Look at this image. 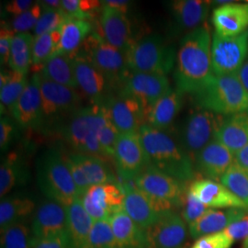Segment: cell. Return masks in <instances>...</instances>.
<instances>
[{
	"mask_svg": "<svg viewBox=\"0 0 248 248\" xmlns=\"http://www.w3.org/2000/svg\"><path fill=\"white\" fill-rule=\"evenodd\" d=\"M17 124L22 127H37L44 120L42 96L35 75L10 110Z\"/></svg>",
	"mask_w": 248,
	"mask_h": 248,
	"instance_id": "20",
	"label": "cell"
},
{
	"mask_svg": "<svg viewBox=\"0 0 248 248\" xmlns=\"http://www.w3.org/2000/svg\"><path fill=\"white\" fill-rule=\"evenodd\" d=\"M64 159H65L67 167H68L69 171L71 173L74 182L78 187V195H79V197H82L88 191V189L91 186H90L87 177L84 175L82 169H80L79 166L74 160L72 159L71 157L69 156V155L64 156Z\"/></svg>",
	"mask_w": 248,
	"mask_h": 248,
	"instance_id": "49",
	"label": "cell"
},
{
	"mask_svg": "<svg viewBox=\"0 0 248 248\" xmlns=\"http://www.w3.org/2000/svg\"><path fill=\"white\" fill-rule=\"evenodd\" d=\"M222 232L233 243L235 241L246 239L248 235V210L239 220L232 222L230 225Z\"/></svg>",
	"mask_w": 248,
	"mask_h": 248,
	"instance_id": "50",
	"label": "cell"
},
{
	"mask_svg": "<svg viewBox=\"0 0 248 248\" xmlns=\"http://www.w3.org/2000/svg\"><path fill=\"white\" fill-rule=\"evenodd\" d=\"M31 248H71L68 233L58 234L44 239H34Z\"/></svg>",
	"mask_w": 248,
	"mask_h": 248,
	"instance_id": "52",
	"label": "cell"
},
{
	"mask_svg": "<svg viewBox=\"0 0 248 248\" xmlns=\"http://www.w3.org/2000/svg\"><path fill=\"white\" fill-rule=\"evenodd\" d=\"M232 244L233 242L221 232L200 237L190 248H231Z\"/></svg>",
	"mask_w": 248,
	"mask_h": 248,
	"instance_id": "47",
	"label": "cell"
},
{
	"mask_svg": "<svg viewBox=\"0 0 248 248\" xmlns=\"http://www.w3.org/2000/svg\"><path fill=\"white\" fill-rule=\"evenodd\" d=\"M35 77L40 87L45 118L78 110L81 99L75 89L46 79L40 73L35 74Z\"/></svg>",
	"mask_w": 248,
	"mask_h": 248,
	"instance_id": "14",
	"label": "cell"
},
{
	"mask_svg": "<svg viewBox=\"0 0 248 248\" xmlns=\"http://www.w3.org/2000/svg\"><path fill=\"white\" fill-rule=\"evenodd\" d=\"M89 215L95 220H107L113 214L124 210V186L117 183H107L91 186L80 197Z\"/></svg>",
	"mask_w": 248,
	"mask_h": 248,
	"instance_id": "13",
	"label": "cell"
},
{
	"mask_svg": "<svg viewBox=\"0 0 248 248\" xmlns=\"http://www.w3.org/2000/svg\"><path fill=\"white\" fill-rule=\"evenodd\" d=\"M83 248H118L109 219L95 221Z\"/></svg>",
	"mask_w": 248,
	"mask_h": 248,
	"instance_id": "41",
	"label": "cell"
},
{
	"mask_svg": "<svg viewBox=\"0 0 248 248\" xmlns=\"http://www.w3.org/2000/svg\"><path fill=\"white\" fill-rule=\"evenodd\" d=\"M210 2L202 0H175L169 8L177 26L183 30H195L207 18Z\"/></svg>",
	"mask_w": 248,
	"mask_h": 248,
	"instance_id": "30",
	"label": "cell"
},
{
	"mask_svg": "<svg viewBox=\"0 0 248 248\" xmlns=\"http://www.w3.org/2000/svg\"><path fill=\"white\" fill-rule=\"evenodd\" d=\"M194 164L197 170L207 178L221 180L234 164V155L221 142L213 140L199 153Z\"/></svg>",
	"mask_w": 248,
	"mask_h": 248,
	"instance_id": "19",
	"label": "cell"
},
{
	"mask_svg": "<svg viewBox=\"0 0 248 248\" xmlns=\"http://www.w3.org/2000/svg\"><path fill=\"white\" fill-rule=\"evenodd\" d=\"M134 184L150 199L160 213L182 207L186 191L185 182L170 177L151 165L135 178Z\"/></svg>",
	"mask_w": 248,
	"mask_h": 248,
	"instance_id": "7",
	"label": "cell"
},
{
	"mask_svg": "<svg viewBox=\"0 0 248 248\" xmlns=\"http://www.w3.org/2000/svg\"><path fill=\"white\" fill-rule=\"evenodd\" d=\"M74 54V68L78 88L96 104L100 105L108 80L83 54L78 52Z\"/></svg>",
	"mask_w": 248,
	"mask_h": 248,
	"instance_id": "24",
	"label": "cell"
},
{
	"mask_svg": "<svg viewBox=\"0 0 248 248\" xmlns=\"http://www.w3.org/2000/svg\"><path fill=\"white\" fill-rule=\"evenodd\" d=\"M149 248H182L186 239V223L173 211L161 213L158 221L146 230Z\"/></svg>",
	"mask_w": 248,
	"mask_h": 248,
	"instance_id": "16",
	"label": "cell"
},
{
	"mask_svg": "<svg viewBox=\"0 0 248 248\" xmlns=\"http://www.w3.org/2000/svg\"><path fill=\"white\" fill-rule=\"evenodd\" d=\"M244 208H231L226 211L208 210V212L189 225V233L192 238L221 232L232 222L239 220L247 213Z\"/></svg>",
	"mask_w": 248,
	"mask_h": 248,
	"instance_id": "27",
	"label": "cell"
},
{
	"mask_svg": "<svg viewBox=\"0 0 248 248\" xmlns=\"http://www.w3.org/2000/svg\"><path fill=\"white\" fill-rule=\"evenodd\" d=\"M17 128L15 123L7 116H1L0 120V148L2 152L9 149L11 142L15 139Z\"/></svg>",
	"mask_w": 248,
	"mask_h": 248,
	"instance_id": "48",
	"label": "cell"
},
{
	"mask_svg": "<svg viewBox=\"0 0 248 248\" xmlns=\"http://www.w3.org/2000/svg\"><path fill=\"white\" fill-rule=\"evenodd\" d=\"M33 240L31 230L23 222L1 230V248H31Z\"/></svg>",
	"mask_w": 248,
	"mask_h": 248,
	"instance_id": "40",
	"label": "cell"
},
{
	"mask_svg": "<svg viewBox=\"0 0 248 248\" xmlns=\"http://www.w3.org/2000/svg\"><path fill=\"white\" fill-rule=\"evenodd\" d=\"M122 96L137 100L145 110L171 90L167 76L131 72L122 82Z\"/></svg>",
	"mask_w": 248,
	"mask_h": 248,
	"instance_id": "12",
	"label": "cell"
},
{
	"mask_svg": "<svg viewBox=\"0 0 248 248\" xmlns=\"http://www.w3.org/2000/svg\"><path fill=\"white\" fill-rule=\"evenodd\" d=\"M59 31L60 42L56 53L72 55L79 50L87 38L92 33V25L88 19L66 18Z\"/></svg>",
	"mask_w": 248,
	"mask_h": 248,
	"instance_id": "31",
	"label": "cell"
},
{
	"mask_svg": "<svg viewBox=\"0 0 248 248\" xmlns=\"http://www.w3.org/2000/svg\"><path fill=\"white\" fill-rule=\"evenodd\" d=\"M211 32L201 26L183 37L177 53L174 79L181 93L195 94L214 76Z\"/></svg>",
	"mask_w": 248,
	"mask_h": 248,
	"instance_id": "1",
	"label": "cell"
},
{
	"mask_svg": "<svg viewBox=\"0 0 248 248\" xmlns=\"http://www.w3.org/2000/svg\"><path fill=\"white\" fill-rule=\"evenodd\" d=\"M44 9H60L61 1L58 0H45L40 2Z\"/></svg>",
	"mask_w": 248,
	"mask_h": 248,
	"instance_id": "57",
	"label": "cell"
},
{
	"mask_svg": "<svg viewBox=\"0 0 248 248\" xmlns=\"http://www.w3.org/2000/svg\"><path fill=\"white\" fill-rule=\"evenodd\" d=\"M192 96L200 108L219 115L238 114L248 108V92L242 85L237 73L214 75Z\"/></svg>",
	"mask_w": 248,
	"mask_h": 248,
	"instance_id": "3",
	"label": "cell"
},
{
	"mask_svg": "<svg viewBox=\"0 0 248 248\" xmlns=\"http://www.w3.org/2000/svg\"><path fill=\"white\" fill-rule=\"evenodd\" d=\"M113 156L117 171L125 180H135L149 166L139 133L120 134Z\"/></svg>",
	"mask_w": 248,
	"mask_h": 248,
	"instance_id": "11",
	"label": "cell"
},
{
	"mask_svg": "<svg viewBox=\"0 0 248 248\" xmlns=\"http://www.w3.org/2000/svg\"><path fill=\"white\" fill-rule=\"evenodd\" d=\"M120 134L121 133H119L115 126L111 123L106 111V115L98 129V142L105 156L114 155L116 143L119 139Z\"/></svg>",
	"mask_w": 248,
	"mask_h": 248,
	"instance_id": "43",
	"label": "cell"
},
{
	"mask_svg": "<svg viewBox=\"0 0 248 248\" xmlns=\"http://www.w3.org/2000/svg\"><path fill=\"white\" fill-rule=\"evenodd\" d=\"M67 233L71 248H83L95 220L86 211L81 198H77L70 205L66 206Z\"/></svg>",
	"mask_w": 248,
	"mask_h": 248,
	"instance_id": "29",
	"label": "cell"
},
{
	"mask_svg": "<svg viewBox=\"0 0 248 248\" xmlns=\"http://www.w3.org/2000/svg\"><path fill=\"white\" fill-rule=\"evenodd\" d=\"M44 9L41 3L37 2L31 9L13 18L10 28L14 33H26L30 30L34 29Z\"/></svg>",
	"mask_w": 248,
	"mask_h": 248,
	"instance_id": "45",
	"label": "cell"
},
{
	"mask_svg": "<svg viewBox=\"0 0 248 248\" xmlns=\"http://www.w3.org/2000/svg\"><path fill=\"white\" fill-rule=\"evenodd\" d=\"M66 19L62 9H44L43 14L33 29L34 35L40 36L58 30Z\"/></svg>",
	"mask_w": 248,
	"mask_h": 248,
	"instance_id": "44",
	"label": "cell"
},
{
	"mask_svg": "<svg viewBox=\"0 0 248 248\" xmlns=\"http://www.w3.org/2000/svg\"><path fill=\"white\" fill-rule=\"evenodd\" d=\"M183 103V93L171 89L145 110V124L154 129L164 131L169 127L180 111Z\"/></svg>",
	"mask_w": 248,
	"mask_h": 248,
	"instance_id": "25",
	"label": "cell"
},
{
	"mask_svg": "<svg viewBox=\"0 0 248 248\" xmlns=\"http://www.w3.org/2000/svg\"></svg>",
	"mask_w": 248,
	"mask_h": 248,
	"instance_id": "60",
	"label": "cell"
},
{
	"mask_svg": "<svg viewBox=\"0 0 248 248\" xmlns=\"http://www.w3.org/2000/svg\"><path fill=\"white\" fill-rule=\"evenodd\" d=\"M124 189V212L142 229H149L158 221L161 213L155 209L150 199L137 186L127 183Z\"/></svg>",
	"mask_w": 248,
	"mask_h": 248,
	"instance_id": "23",
	"label": "cell"
},
{
	"mask_svg": "<svg viewBox=\"0 0 248 248\" xmlns=\"http://www.w3.org/2000/svg\"><path fill=\"white\" fill-rule=\"evenodd\" d=\"M36 177L38 186L48 200L66 207L79 197L64 156L56 149L45 151L38 157Z\"/></svg>",
	"mask_w": 248,
	"mask_h": 248,
	"instance_id": "4",
	"label": "cell"
},
{
	"mask_svg": "<svg viewBox=\"0 0 248 248\" xmlns=\"http://www.w3.org/2000/svg\"><path fill=\"white\" fill-rule=\"evenodd\" d=\"M101 36L108 44L126 53L133 45L132 24L126 14L103 6L100 16Z\"/></svg>",
	"mask_w": 248,
	"mask_h": 248,
	"instance_id": "18",
	"label": "cell"
},
{
	"mask_svg": "<svg viewBox=\"0 0 248 248\" xmlns=\"http://www.w3.org/2000/svg\"></svg>",
	"mask_w": 248,
	"mask_h": 248,
	"instance_id": "59",
	"label": "cell"
},
{
	"mask_svg": "<svg viewBox=\"0 0 248 248\" xmlns=\"http://www.w3.org/2000/svg\"><path fill=\"white\" fill-rule=\"evenodd\" d=\"M208 207L205 206L189 189H186V194L182 204V219L188 226L199 220L204 213L208 212Z\"/></svg>",
	"mask_w": 248,
	"mask_h": 248,
	"instance_id": "46",
	"label": "cell"
},
{
	"mask_svg": "<svg viewBox=\"0 0 248 248\" xmlns=\"http://www.w3.org/2000/svg\"><path fill=\"white\" fill-rule=\"evenodd\" d=\"M34 37L32 34L15 33L9 54V67L11 71L26 76L31 64V49Z\"/></svg>",
	"mask_w": 248,
	"mask_h": 248,
	"instance_id": "37",
	"label": "cell"
},
{
	"mask_svg": "<svg viewBox=\"0 0 248 248\" xmlns=\"http://www.w3.org/2000/svg\"><path fill=\"white\" fill-rule=\"evenodd\" d=\"M33 1L31 0H13L7 4L6 11L17 17L18 15L24 13L28 9H31L33 6Z\"/></svg>",
	"mask_w": 248,
	"mask_h": 248,
	"instance_id": "53",
	"label": "cell"
},
{
	"mask_svg": "<svg viewBox=\"0 0 248 248\" xmlns=\"http://www.w3.org/2000/svg\"><path fill=\"white\" fill-rule=\"evenodd\" d=\"M224 119L210 110L199 108L187 116L179 133V144L193 163L199 153L215 139Z\"/></svg>",
	"mask_w": 248,
	"mask_h": 248,
	"instance_id": "9",
	"label": "cell"
},
{
	"mask_svg": "<svg viewBox=\"0 0 248 248\" xmlns=\"http://www.w3.org/2000/svg\"><path fill=\"white\" fill-rule=\"evenodd\" d=\"M34 202L26 196L5 197L0 202V227L1 230L22 221L33 213Z\"/></svg>",
	"mask_w": 248,
	"mask_h": 248,
	"instance_id": "33",
	"label": "cell"
},
{
	"mask_svg": "<svg viewBox=\"0 0 248 248\" xmlns=\"http://www.w3.org/2000/svg\"><path fill=\"white\" fill-rule=\"evenodd\" d=\"M101 5L97 0H62L61 9L66 18L88 19Z\"/></svg>",
	"mask_w": 248,
	"mask_h": 248,
	"instance_id": "42",
	"label": "cell"
},
{
	"mask_svg": "<svg viewBox=\"0 0 248 248\" xmlns=\"http://www.w3.org/2000/svg\"><path fill=\"white\" fill-rule=\"evenodd\" d=\"M234 164L248 172V145L234 155Z\"/></svg>",
	"mask_w": 248,
	"mask_h": 248,
	"instance_id": "55",
	"label": "cell"
},
{
	"mask_svg": "<svg viewBox=\"0 0 248 248\" xmlns=\"http://www.w3.org/2000/svg\"><path fill=\"white\" fill-rule=\"evenodd\" d=\"M67 232L66 208L62 204L47 200L37 208L31 222L34 239H44Z\"/></svg>",
	"mask_w": 248,
	"mask_h": 248,
	"instance_id": "17",
	"label": "cell"
},
{
	"mask_svg": "<svg viewBox=\"0 0 248 248\" xmlns=\"http://www.w3.org/2000/svg\"><path fill=\"white\" fill-rule=\"evenodd\" d=\"M149 165L182 182L194 177V163L183 148L164 131L144 124L139 131Z\"/></svg>",
	"mask_w": 248,
	"mask_h": 248,
	"instance_id": "2",
	"label": "cell"
},
{
	"mask_svg": "<svg viewBox=\"0 0 248 248\" xmlns=\"http://www.w3.org/2000/svg\"><path fill=\"white\" fill-rule=\"evenodd\" d=\"M29 178V171L23 162L15 154H10L0 167V196L5 198L18 185L25 184Z\"/></svg>",
	"mask_w": 248,
	"mask_h": 248,
	"instance_id": "35",
	"label": "cell"
},
{
	"mask_svg": "<svg viewBox=\"0 0 248 248\" xmlns=\"http://www.w3.org/2000/svg\"><path fill=\"white\" fill-rule=\"evenodd\" d=\"M248 248V237L245 239V242H244V248Z\"/></svg>",
	"mask_w": 248,
	"mask_h": 248,
	"instance_id": "58",
	"label": "cell"
},
{
	"mask_svg": "<svg viewBox=\"0 0 248 248\" xmlns=\"http://www.w3.org/2000/svg\"><path fill=\"white\" fill-rule=\"evenodd\" d=\"M28 81L24 75L14 71H1L0 75V102L1 113L12 107L26 89Z\"/></svg>",
	"mask_w": 248,
	"mask_h": 248,
	"instance_id": "36",
	"label": "cell"
},
{
	"mask_svg": "<svg viewBox=\"0 0 248 248\" xmlns=\"http://www.w3.org/2000/svg\"><path fill=\"white\" fill-rule=\"evenodd\" d=\"M101 3L103 6L117 9L124 14L127 13L130 6V2L125 0H107V1H101Z\"/></svg>",
	"mask_w": 248,
	"mask_h": 248,
	"instance_id": "54",
	"label": "cell"
},
{
	"mask_svg": "<svg viewBox=\"0 0 248 248\" xmlns=\"http://www.w3.org/2000/svg\"><path fill=\"white\" fill-rule=\"evenodd\" d=\"M237 76L239 78L242 85L248 92V59L244 62L242 67L240 68L239 71L237 72Z\"/></svg>",
	"mask_w": 248,
	"mask_h": 248,
	"instance_id": "56",
	"label": "cell"
},
{
	"mask_svg": "<svg viewBox=\"0 0 248 248\" xmlns=\"http://www.w3.org/2000/svg\"><path fill=\"white\" fill-rule=\"evenodd\" d=\"M189 191L208 208H244V203L230 190L213 179H196L188 187Z\"/></svg>",
	"mask_w": 248,
	"mask_h": 248,
	"instance_id": "22",
	"label": "cell"
},
{
	"mask_svg": "<svg viewBox=\"0 0 248 248\" xmlns=\"http://www.w3.org/2000/svg\"><path fill=\"white\" fill-rule=\"evenodd\" d=\"M69 156L82 169L90 186L116 183L114 175L100 157L81 153L71 154Z\"/></svg>",
	"mask_w": 248,
	"mask_h": 248,
	"instance_id": "34",
	"label": "cell"
},
{
	"mask_svg": "<svg viewBox=\"0 0 248 248\" xmlns=\"http://www.w3.org/2000/svg\"><path fill=\"white\" fill-rule=\"evenodd\" d=\"M216 141L221 142L234 155L248 145V114L242 112L224 119L215 135Z\"/></svg>",
	"mask_w": 248,
	"mask_h": 248,
	"instance_id": "28",
	"label": "cell"
},
{
	"mask_svg": "<svg viewBox=\"0 0 248 248\" xmlns=\"http://www.w3.org/2000/svg\"><path fill=\"white\" fill-rule=\"evenodd\" d=\"M83 54L108 82H123L128 76L126 54L108 44L97 32H92L80 47Z\"/></svg>",
	"mask_w": 248,
	"mask_h": 248,
	"instance_id": "8",
	"label": "cell"
},
{
	"mask_svg": "<svg viewBox=\"0 0 248 248\" xmlns=\"http://www.w3.org/2000/svg\"><path fill=\"white\" fill-rule=\"evenodd\" d=\"M125 54L129 70L135 73L167 76L177 60L174 45H169L159 35L147 36L134 42Z\"/></svg>",
	"mask_w": 248,
	"mask_h": 248,
	"instance_id": "5",
	"label": "cell"
},
{
	"mask_svg": "<svg viewBox=\"0 0 248 248\" xmlns=\"http://www.w3.org/2000/svg\"><path fill=\"white\" fill-rule=\"evenodd\" d=\"M221 183L237 197L248 210V172L233 164L222 176Z\"/></svg>",
	"mask_w": 248,
	"mask_h": 248,
	"instance_id": "39",
	"label": "cell"
},
{
	"mask_svg": "<svg viewBox=\"0 0 248 248\" xmlns=\"http://www.w3.org/2000/svg\"><path fill=\"white\" fill-rule=\"evenodd\" d=\"M60 42L59 29L53 32L43 35L34 36L31 49V64L35 68L44 67L52 56L57 53V48Z\"/></svg>",
	"mask_w": 248,
	"mask_h": 248,
	"instance_id": "38",
	"label": "cell"
},
{
	"mask_svg": "<svg viewBox=\"0 0 248 248\" xmlns=\"http://www.w3.org/2000/svg\"><path fill=\"white\" fill-rule=\"evenodd\" d=\"M108 118L121 133H139L145 124L144 108L135 99L120 95L101 104Z\"/></svg>",
	"mask_w": 248,
	"mask_h": 248,
	"instance_id": "15",
	"label": "cell"
},
{
	"mask_svg": "<svg viewBox=\"0 0 248 248\" xmlns=\"http://www.w3.org/2000/svg\"><path fill=\"white\" fill-rule=\"evenodd\" d=\"M105 115L104 107L98 104L78 109L66 124L63 137L78 153L105 156L98 138V129Z\"/></svg>",
	"mask_w": 248,
	"mask_h": 248,
	"instance_id": "6",
	"label": "cell"
},
{
	"mask_svg": "<svg viewBox=\"0 0 248 248\" xmlns=\"http://www.w3.org/2000/svg\"><path fill=\"white\" fill-rule=\"evenodd\" d=\"M14 31L6 24L1 26L0 31V62L1 64H9V54L14 38Z\"/></svg>",
	"mask_w": 248,
	"mask_h": 248,
	"instance_id": "51",
	"label": "cell"
},
{
	"mask_svg": "<svg viewBox=\"0 0 248 248\" xmlns=\"http://www.w3.org/2000/svg\"><path fill=\"white\" fill-rule=\"evenodd\" d=\"M118 248H149L147 232L133 222L124 210L109 218Z\"/></svg>",
	"mask_w": 248,
	"mask_h": 248,
	"instance_id": "26",
	"label": "cell"
},
{
	"mask_svg": "<svg viewBox=\"0 0 248 248\" xmlns=\"http://www.w3.org/2000/svg\"><path fill=\"white\" fill-rule=\"evenodd\" d=\"M40 74L46 79L62 86L74 89L78 87L74 68V57L71 54H54L45 62Z\"/></svg>",
	"mask_w": 248,
	"mask_h": 248,
	"instance_id": "32",
	"label": "cell"
},
{
	"mask_svg": "<svg viewBox=\"0 0 248 248\" xmlns=\"http://www.w3.org/2000/svg\"><path fill=\"white\" fill-rule=\"evenodd\" d=\"M213 26L215 33L222 37H234L248 29V3L229 2L213 10Z\"/></svg>",
	"mask_w": 248,
	"mask_h": 248,
	"instance_id": "21",
	"label": "cell"
},
{
	"mask_svg": "<svg viewBox=\"0 0 248 248\" xmlns=\"http://www.w3.org/2000/svg\"><path fill=\"white\" fill-rule=\"evenodd\" d=\"M248 54V31L234 37L213 34L212 62L214 75L225 76L236 74L247 61Z\"/></svg>",
	"mask_w": 248,
	"mask_h": 248,
	"instance_id": "10",
	"label": "cell"
}]
</instances>
